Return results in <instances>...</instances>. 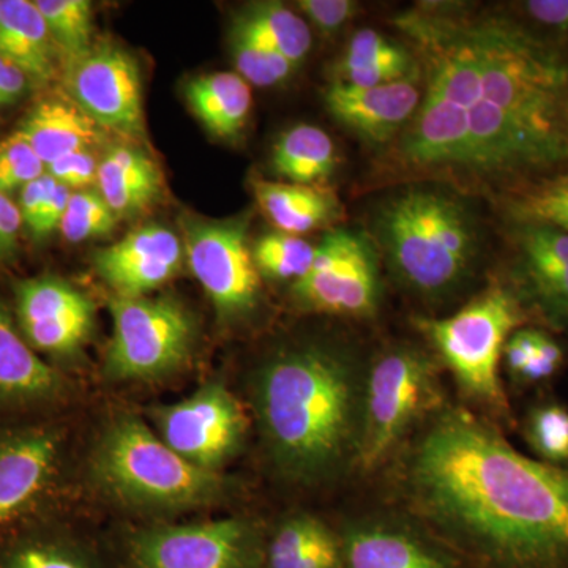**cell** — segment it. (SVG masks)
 <instances>
[{"mask_svg": "<svg viewBox=\"0 0 568 568\" xmlns=\"http://www.w3.org/2000/svg\"><path fill=\"white\" fill-rule=\"evenodd\" d=\"M422 100L377 171L518 185L568 166V50L506 11L418 3L394 18Z\"/></svg>", "mask_w": 568, "mask_h": 568, "instance_id": "obj_1", "label": "cell"}, {"mask_svg": "<svg viewBox=\"0 0 568 568\" xmlns=\"http://www.w3.org/2000/svg\"><path fill=\"white\" fill-rule=\"evenodd\" d=\"M403 488L429 532L470 568H568V467L519 454L465 410L422 432Z\"/></svg>", "mask_w": 568, "mask_h": 568, "instance_id": "obj_2", "label": "cell"}, {"mask_svg": "<svg viewBox=\"0 0 568 568\" xmlns=\"http://www.w3.org/2000/svg\"><path fill=\"white\" fill-rule=\"evenodd\" d=\"M366 372L327 343L272 354L253 381V405L265 450L291 484L320 485L355 466Z\"/></svg>", "mask_w": 568, "mask_h": 568, "instance_id": "obj_3", "label": "cell"}, {"mask_svg": "<svg viewBox=\"0 0 568 568\" xmlns=\"http://www.w3.org/2000/svg\"><path fill=\"white\" fill-rule=\"evenodd\" d=\"M373 231L396 282L428 301L462 290L480 253L473 209L437 186H409L388 197L376 212Z\"/></svg>", "mask_w": 568, "mask_h": 568, "instance_id": "obj_4", "label": "cell"}, {"mask_svg": "<svg viewBox=\"0 0 568 568\" xmlns=\"http://www.w3.org/2000/svg\"><path fill=\"white\" fill-rule=\"evenodd\" d=\"M92 474L104 493L144 510L211 506L226 489L220 473L186 462L134 416L106 426L93 450Z\"/></svg>", "mask_w": 568, "mask_h": 568, "instance_id": "obj_5", "label": "cell"}, {"mask_svg": "<svg viewBox=\"0 0 568 568\" xmlns=\"http://www.w3.org/2000/svg\"><path fill=\"white\" fill-rule=\"evenodd\" d=\"M526 321V308L508 284L495 283L446 317H418L422 335L478 406L508 416L499 366L508 336Z\"/></svg>", "mask_w": 568, "mask_h": 568, "instance_id": "obj_6", "label": "cell"}, {"mask_svg": "<svg viewBox=\"0 0 568 568\" xmlns=\"http://www.w3.org/2000/svg\"><path fill=\"white\" fill-rule=\"evenodd\" d=\"M440 403L436 366L410 345L384 351L365 375L362 429L355 467L368 473Z\"/></svg>", "mask_w": 568, "mask_h": 568, "instance_id": "obj_7", "label": "cell"}, {"mask_svg": "<svg viewBox=\"0 0 568 568\" xmlns=\"http://www.w3.org/2000/svg\"><path fill=\"white\" fill-rule=\"evenodd\" d=\"M112 336L104 361L111 381H153L173 375L192 355L196 325L170 297H112Z\"/></svg>", "mask_w": 568, "mask_h": 568, "instance_id": "obj_8", "label": "cell"}, {"mask_svg": "<svg viewBox=\"0 0 568 568\" xmlns=\"http://www.w3.org/2000/svg\"><path fill=\"white\" fill-rule=\"evenodd\" d=\"M372 239L332 227L316 245L308 272L291 286L305 312L343 317H369L379 308V256Z\"/></svg>", "mask_w": 568, "mask_h": 568, "instance_id": "obj_9", "label": "cell"}, {"mask_svg": "<svg viewBox=\"0 0 568 568\" xmlns=\"http://www.w3.org/2000/svg\"><path fill=\"white\" fill-rule=\"evenodd\" d=\"M265 541L245 518L205 519L140 530L129 545L130 568H267Z\"/></svg>", "mask_w": 568, "mask_h": 568, "instance_id": "obj_10", "label": "cell"}, {"mask_svg": "<svg viewBox=\"0 0 568 568\" xmlns=\"http://www.w3.org/2000/svg\"><path fill=\"white\" fill-rule=\"evenodd\" d=\"M190 268L224 323L245 320L257 308L261 275L242 220L183 222Z\"/></svg>", "mask_w": 568, "mask_h": 568, "instance_id": "obj_11", "label": "cell"}, {"mask_svg": "<svg viewBox=\"0 0 568 568\" xmlns=\"http://www.w3.org/2000/svg\"><path fill=\"white\" fill-rule=\"evenodd\" d=\"M152 428L175 454L201 469H220L244 447L248 417L230 388L219 383L152 410Z\"/></svg>", "mask_w": 568, "mask_h": 568, "instance_id": "obj_12", "label": "cell"}, {"mask_svg": "<svg viewBox=\"0 0 568 568\" xmlns=\"http://www.w3.org/2000/svg\"><path fill=\"white\" fill-rule=\"evenodd\" d=\"M67 97L104 132L138 140L144 133L140 67L112 41L93 43L63 62Z\"/></svg>", "mask_w": 568, "mask_h": 568, "instance_id": "obj_13", "label": "cell"}, {"mask_svg": "<svg viewBox=\"0 0 568 568\" xmlns=\"http://www.w3.org/2000/svg\"><path fill=\"white\" fill-rule=\"evenodd\" d=\"M508 286L534 310L568 331V233L547 223L507 220Z\"/></svg>", "mask_w": 568, "mask_h": 568, "instance_id": "obj_14", "label": "cell"}, {"mask_svg": "<svg viewBox=\"0 0 568 568\" xmlns=\"http://www.w3.org/2000/svg\"><path fill=\"white\" fill-rule=\"evenodd\" d=\"M17 310L29 345L54 355L74 354L88 342L95 313L88 295L54 276L22 282Z\"/></svg>", "mask_w": 568, "mask_h": 568, "instance_id": "obj_15", "label": "cell"}, {"mask_svg": "<svg viewBox=\"0 0 568 568\" xmlns=\"http://www.w3.org/2000/svg\"><path fill=\"white\" fill-rule=\"evenodd\" d=\"M183 242L162 224L136 227L93 256L97 274L114 297H144L181 272Z\"/></svg>", "mask_w": 568, "mask_h": 568, "instance_id": "obj_16", "label": "cell"}, {"mask_svg": "<svg viewBox=\"0 0 568 568\" xmlns=\"http://www.w3.org/2000/svg\"><path fill=\"white\" fill-rule=\"evenodd\" d=\"M324 100L332 118L355 136L368 144L387 148L420 104V71L375 88H354L334 81L325 89Z\"/></svg>", "mask_w": 568, "mask_h": 568, "instance_id": "obj_17", "label": "cell"}, {"mask_svg": "<svg viewBox=\"0 0 568 568\" xmlns=\"http://www.w3.org/2000/svg\"><path fill=\"white\" fill-rule=\"evenodd\" d=\"M339 536L343 568H470L432 532L403 523L365 519Z\"/></svg>", "mask_w": 568, "mask_h": 568, "instance_id": "obj_18", "label": "cell"}, {"mask_svg": "<svg viewBox=\"0 0 568 568\" xmlns=\"http://www.w3.org/2000/svg\"><path fill=\"white\" fill-rule=\"evenodd\" d=\"M59 455V436L31 429L0 439V526L13 521L40 495Z\"/></svg>", "mask_w": 568, "mask_h": 568, "instance_id": "obj_19", "label": "cell"}, {"mask_svg": "<svg viewBox=\"0 0 568 568\" xmlns=\"http://www.w3.org/2000/svg\"><path fill=\"white\" fill-rule=\"evenodd\" d=\"M103 132L69 97L36 104L18 130L47 168L70 153L91 151L103 140Z\"/></svg>", "mask_w": 568, "mask_h": 568, "instance_id": "obj_20", "label": "cell"}, {"mask_svg": "<svg viewBox=\"0 0 568 568\" xmlns=\"http://www.w3.org/2000/svg\"><path fill=\"white\" fill-rule=\"evenodd\" d=\"M59 55L36 2L0 0V58L17 63L32 82L44 84L55 77Z\"/></svg>", "mask_w": 568, "mask_h": 568, "instance_id": "obj_21", "label": "cell"}, {"mask_svg": "<svg viewBox=\"0 0 568 568\" xmlns=\"http://www.w3.org/2000/svg\"><path fill=\"white\" fill-rule=\"evenodd\" d=\"M253 193L276 231L298 237L331 226L343 215L336 194L320 185L254 181Z\"/></svg>", "mask_w": 568, "mask_h": 568, "instance_id": "obj_22", "label": "cell"}, {"mask_svg": "<svg viewBox=\"0 0 568 568\" xmlns=\"http://www.w3.org/2000/svg\"><path fill=\"white\" fill-rule=\"evenodd\" d=\"M99 192L119 220L134 216L162 193L163 179L148 153L132 145H115L99 166Z\"/></svg>", "mask_w": 568, "mask_h": 568, "instance_id": "obj_23", "label": "cell"}, {"mask_svg": "<svg viewBox=\"0 0 568 568\" xmlns=\"http://www.w3.org/2000/svg\"><path fill=\"white\" fill-rule=\"evenodd\" d=\"M267 568H343L342 536L323 519L293 515L265 541Z\"/></svg>", "mask_w": 568, "mask_h": 568, "instance_id": "obj_24", "label": "cell"}, {"mask_svg": "<svg viewBox=\"0 0 568 568\" xmlns=\"http://www.w3.org/2000/svg\"><path fill=\"white\" fill-rule=\"evenodd\" d=\"M61 387L58 373L44 364L0 304V403L50 398Z\"/></svg>", "mask_w": 568, "mask_h": 568, "instance_id": "obj_25", "label": "cell"}, {"mask_svg": "<svg viewBox=\"0 0 568 568\" xmlns=\"http://www.w3.org/2000/svg\"><path fill=\"white\" fill-rule=\"evenodd\" d=\"M185 99L205 129L222 140L244 132L253 106L252 85L233 71L194 78L186 84Z\"/></svg>", "mask_w": 568, "mask_h": 568, "instance_id": "obj_26", "label": "cell"}, {"mask_svg": "<svg viewBox=\"0 0 568 568\" xmlns=\"http://www.w3.org/2000/svg\"><path fill=\"white\" fill-rule=\"evenodd\" d=\"M418 70L413 51L399 47L375 29H361L347 43L336 65L335 82L354 88H375L410 77Z\"/></svg>", "mask_w": 568, "mask_h": 568, "instance_id": "obj_27", "label": "cell"}, {"mask_svg": "<svg viewBox=\"0 0 568 568\" xmlns=\"http://www.w3.org/2000/svg\"><path fill=\"white\" fill-rule=\"evenodd\" d=\"M272 166L291 183L320 185L335 173L334 141L320 126L298 123L276 140Z\"/></svg>", "mask_w": 568, "mask_h": 568, "instance_id": "obj_28", "label": "cell"}, {"mask_svg": "<svg viewBox=\"0 0 568 568\" xmlns=\"http://www.w3.org/2000/svg\"><path fill=\"white\" fill-rule=\"evenodd\" d=\"M500 209L506 220L547 223L568 233V166L510 186Z\"/></svg>", "mask_w": 568, "mask_h": 568, "instance_id": "obj_29", "label": "cell"}, {"mask_svg": "<svg viewBox=\"0 0 568 568\" xmlns=\"http://www.w3.org/2000/svg\"><path fill=\"white\" fill-rule=\"evenodd\" d=\"M237 20L295 67L301 65L312 50L308 22L282 2L252 3Z\"/></svg>", "mask_w": 568, "mask_h": 568, "instance_id": "obj_30", "label": "cell"}, {"mask_svg": "<svg viewBox=\"0 0 568 568\" xmlns=\"http://www.w3.org/2000/svg\"><path fill=\"white\" fill-rule=\"evenodd\" d=\"M235 73L256 88H274L293 77L297 67L264 43L241 20H235L230 37Z\"/></svg>", "mask_w": 568, "mask_h": 568, "instance_id": "obj_31", "label": "cell"}, {"mask_svg": "<svg viewBox=\"0 0 568 568\" xmlns=\"http://www.w3.org/2000/svg\"><path fill=\"white\" fill-rule=\"evenodd\" d=\"M63 62L78 58L92 47V3L85 0H37Z\"/></svg>", "mask_w": 568, "mask_h": 568, "instance_id": "obj_32", "label": "cell"}, {"mask_svg": "<svg viewBox=\"0 0 568 568\" xmlns=\"http://www.w3.org/2000/svg\"><path fill=\"white\" fill-rule=\"evenodd\" d=\"M316 246L298 235L268 233L257 239L253 260L261 276L276 282H297L308 272Z\"/></svg>", "mask_w": 568, "mask_h": 568, "instance_id": "obj_33", "label": "cell"}, {"mask_svg": "<svg viewBox=\"0 0 568 568\" xmlns=\"http://www.w3.org/2000/svg\"><path fill=\"white\" fill-rule=\"evenodd\" d=\"M119 219L97 190L71 192L61 222V233L71 244L92 241L111 234Z\"/></svg>", "mask_w": 568, "mask_h": 568, "instance_id": "obj_34", "label": "cell"}, {"mask_svg": "<svg viewBox=\"0 0 568 568\" xmlns=\"http://www.w3.org/2000/svg\"><path fill=\"white\" fill-rule=\"evenodd\" d=\"M525 436L534 454L548 465L568 463V409L559 403H545L530 410Z\"/></svg>", "mask_w": 568, "mask_h": 568, "instance_id": "obj_35", "label": "cell"}, {"mask_svg": "<svg viewBox=\"0 0 568 568\" xmlns=\"http://www.w3.org/2000/svg\"><path fill=\"white\" fill-rule=\"evenodd\" d=\"M44 170L47 166L20 133L14 132L0 142V193L24 189L41 178Z\"/></svg>", "mask_w": 568, "mask_h": 568, "instance_id": "obj_36", "label": "cell"}, {"mask_svg": "<svg viewBox=\"0 0 568 568\" xmlns=\"http://www.w3.org/2000/svg\"><path fill=\"white\" fill-rule=\"evenodd\" d=\"M514 9L529 29L568 50V0H528Z\"/></svg>", "mask_w": 568, "mask_h": 568, "instance_id": "obj_37", "label": "cell"}, {"mask_svg": "<svg viewBox=\"0 0 568 568\" xmlns=\"http://www.w3.org/2000/svg\"><path fill=\"white\" fill-rule=\"evenodd\" d=\"M7 568H100L88 551L65 545H29L14 552Z\"/></svg>", "mask_w": 568, "mask_h": 568, "instance_id": "obj_38", "label": "cell"}, {"mask_svg": "<svg viewBox=\"0 0 568 568\" xmlns=\"http://www.w3.org/2000/svg\"><path fill=\"white\" fill-rule=\"evenodd\" d=\"M295 6L304 20L325 37L342 31L358 11V3L353 0H298Z\"/></svg>", "mask_w": 568, "mask_h": 568, "instance_id": "obj_39", "label": "cell"}, {"mask_svg": "<svg viewBox=\"0 0 568 568\" xmlns=\"http://www.w3.org/2000/svg\"><path fill=\"white\" fill-rule=\"evenodd\" d=\"M100 162L92 151H80L63 156L47 168V173L55 182L62 183L67 189L73 192L82 190H92V186L99 182Z\"/></svg>", "mask_w": 568, "mask_h": 568, "instance_id": "obj_40", "label": "cell"}, {"mask_svg": "<svg viewBox=\"0 0 568 568\" xmlns=\"http://www.w3.org/2000/svg\"><path fill=\"white\" fill-rule=\"evenodd\" d=\"M564 364L562 346L545 332L536 355L515 379L523 384H536L555 376Z\"/></svg>", "mask_w": 568, "mask_h": 568, "instance_id": "obj_41", "label": "cell"}, {"mask_svg": "<svg viewBox=\"0 0 568 568\" xmlns=\"http://www.w3.org/2000/svg\"><path fill=\"white\" fill-rule=\"evenodd\" d=\"M544 334L545 332L538 328L519 327L508 336L503 361L511 377H517L536 355Z\"/></svg>", "mask_w": 568, "mask_h": 568, "instance_id": "obj_42", "label": "cell"}, {"mask_svg": "<svg viewBox=\"0 0 568 568\" xmlns=\"http://www.w3.org/2000/svg\"><path fill=\"white\" fill-rule=\"evenodd\" d=\"M54 185V179L50 174L44 173L41 178L28 183L21 190L18 207H20L22 222H24L29 230L32 231L37 222H39L41 212H43L44 204H47Z\"/></svg>", "mask_w": 568, "mask_h": 568, "instance_id": "obj_43", "label": "cell"}, {"mask_svg": "<svg viewBox=\"0 0 568 568\" xmlns=\"http://www.w3.org/2000/svg\"><path fill=\"white\" fill-rule=\"evenodd\" d=\"M71 190L67 189L62 183L55 182L54 189L48 197L47 204H44L43 212H41L39 222L36 227L31 231L36 237H47L54 233L63 219V213L67 211V204H69Z\"/></svg>", "mask_w": 568, "mask_h": 568, "instance_id": "obj_44", "label": "cell"}, {"mask_svg": "<svg viewBox=\"0 0 568 568\" xmlns=\"http://www.w3.org/2000/svg\"><path fill=\"white\" fill-rule=\"evenodd\" d=\"M22 223L18 204L9 194L0 193V257H9L17 250Z\"/></svg>", "mask_w": 568, "mask_h": 568, "instance_id": "obj_45", "label": "cell"}, {"mask_svg": "<svg viewBox=\"0 0 568 568\" xmlns=\"http://www.w3.org/2000/svg\"><path fill=\"white\" fill-rule=\"evenodd\" d=\"M31 82V78L17 63L0 58V108L20 102Z\"/></svg>", "mask_w": 568, "mask_h": 568, "instance_id": "obj_46", "label": "cell"}]
</instances>
